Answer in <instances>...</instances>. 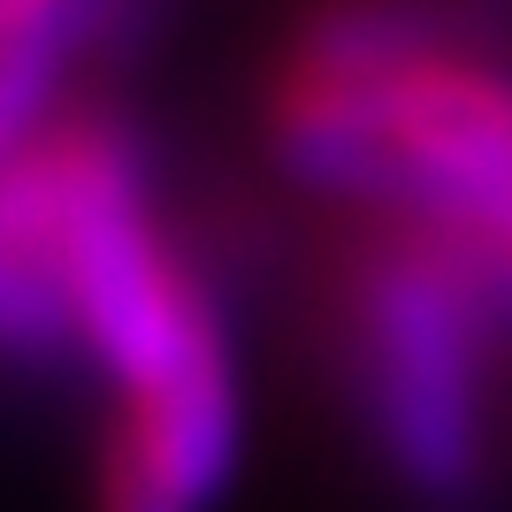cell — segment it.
Listing matches in <instances>:
<instances>
[{"instance_id":"cell-1","label":"cell","mask_w":512,"mask_h":512,"mask_svg":"<svg viewBox=\"0 0 512 512\" xmlns=\"http://www.w3.org/2000/svg\"><path fill=\"white\" fill-rule=\"evenodd\" d=\"M0 192L62 299L69 352L100 375L92 512H214L245 451V390L214 283L153 207L138 138L69 107L0 161Z\"/></svg>"},{"instance_id":"cell-2","label":"cell","mask_w":512,"mask_h":512,"mask_svg":"<svg viewBox=\"0 0 512 512\" xmlns=\"http://www.w3.org/2000/svg\"><path fill=\"white\" fill-rule=\"evenodd\" d=\"M268 146L375 222H490L512 207V46L436 0H321L276 46Z\"/></svg>"},{"instance_id":"cell-3","label":"cell","mask_w":512,"mask_h":512,"mask_svg":"<svg viewBox=\"0 0 512 512\" xmlns=\"http://www.w3.org/2000/svg\"><path fill=\"white\" fill-rule=\"evenodd\" d=\"M512 306L428 222H375L344 268V367L413 497H474L490 474V367Z\"/></svg>"},{"instance_id":"cell-4","label":"cell","mask_w":512,"mask_h":512,"mask_svg":"<svg viewBox=\"0 0 512 512\" xmlns=\"http://www.w3.org/2000/svg\"><path fill=\"white\" fill-rule=\"evenodd\" d=\"M123 16V0H0V161L69 115V69Z\"/></svg>"},{"instance_id":"cell-5","label":"cell","mask_w":512,"mask_h":512,"mask_svg":"<svg viewBox=\"0 0 512 512\" xmlns=\"http://www.w3.org/2000/svg\"><path fill=\"white\" fill-rule=\"evenodd\" d=\"M0 352H23V360H46V352H69V321L54 283L39 276V260L23 245L8 192H0Z\"/></svg>"},{"instance_id":"cell-6","label":"cell","mask_w":512,"mask_h":512,"mask_svg":"<svg viewBox=\"0 0 512 512\" xmlns=\"http://www.w3.org/2000/svg\"><path fill=\"white\" fill-rule=\"evenodd\" d=\"M428 230H436V222H428ZM451 237L467 245V260L482 268V276H490L497 299L512 306V207H505V214H490V222H467V230H451Z\"/></svg>"}]
</instances>
